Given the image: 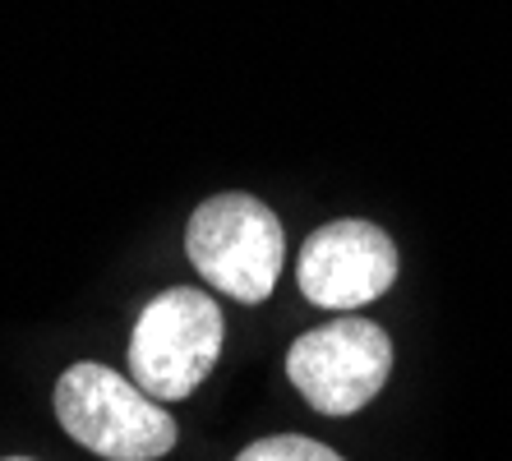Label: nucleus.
I'll return each instance as SVG.
<instances>
[{
    "label": "nucleus",
    "instance_id": "20e7f679",
    "mask_svg": "<svg viewBox=\"0 0 512 461\" xmlns=\"http://www.w3.org/2000/svg\"><path fill=\"white\" fill-rule=\"evenodd\" d=\"M393 369V342L379 323L337 319L305 332L286 351V374L300 388V397L323 415H351L379 397Z\"/></svg>",
    "mask_w": 512,
    "mask_h": 461
},
{
    "label": "nucleus",
    "instance_id": "7ed1b4c3",
    "mask_svg": "<svg viewBox=\"0 0 512 461\" xmlns=\"http://www.w3.org/2000/svg\"><path fill=\"white\" fill-rule=\"evenodd\" d=\"M190 263L199 268L203 282L227 291L231 300L259 305L273 296L277 272L286 259L282 222L268 203L250 194H217L190 217L185 231Z\"/></svg>",
    "mask_w": 512,
    "mask_h": 461
},
{
    "label": "nucleus",
    "instance_id": "0eeeda50",
    "mask_svg": "<svg viewBox=\"0 0 512 461\" xmlns=\"http://www.w3.org/2000/svg\"><path fill=\"white\" fill-rule=\"evenodd\" d=\"M10 461H28V457H10Z\"/></svg>",
    "mask_w": 512,
    "mask_h": 461
},
{
    "label": "nucleus",
    "instance_id": "f257e3e1",
    "mask_svg": "<svg viewBox=\"0 0 512 461\" xmlns=\"http://www.w3.org/2000/svg\"><path fill=\"white\" fill-rule=\"evenodd\" d=\"M56 420L107 461H157L176 448V420L134 379L107 365H70L56 383Z\"/></svg>",
    "mask_w": 512,
    "mask_h": 461
},
{
    "label": "nucleus",
    "instance_id": "39448f33",
    "mask_svg": "<svg viewBox=\"0 0 512 461\" xmlns=\"http://www.w3.org/2000/svg\"><path fill=\"white\" fill-rule=\"evenodd\" d=\"M296 277L305 300L314 305L360 309L397 282V245L374 222L342 217L305 240Z\"/></svg>",
    "mask_w": 512,
    "mask_h": 461
},
{
    "label": "nucleus",
    "instance_id": "f03ea898",
    "mask_svg": "<svg viewBox=\"0 0 512 461\" xmlns=\"http://www.w3.org/2000/svg\"><path fill=\"white\" fill-rule=\"evenodd\" d=\"M222 309L194 286H171L139 314L130 337V379L157 402L190 397L222 355Z\"/></svg>",
    "mask_w": 512,
    "mask_h": 461
},
{
    "label": "nucleus",
    "instance_id": "423d86ee",
    "mask_svg": "<svg viewBox=\"0 0 512 461\" xmlns=\"http://www.w3.org/2000/svg\"><path fill=\"white\" fill-rule=\"evenodd\" d=\"M236 461H342L333 448H323L314 438H300V434H273V438H259L250 448L240 452Z\"/></svg>",
    "mask_w": 512,
    "mask_h": 461
}]
</instances>
